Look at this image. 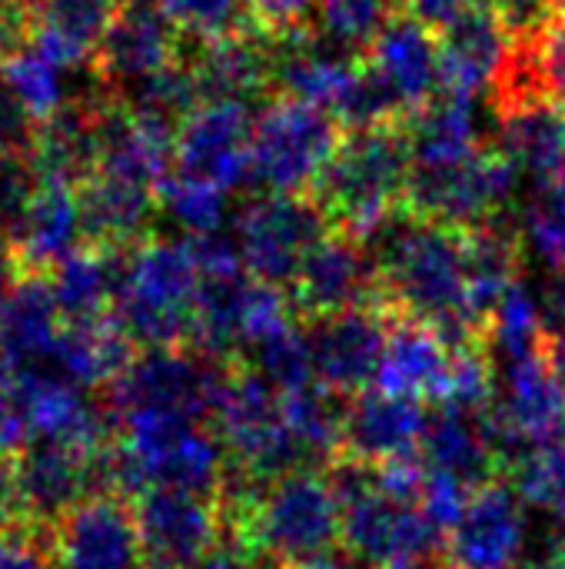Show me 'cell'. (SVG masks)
I'll list each match as a JSON object with an SVG mask.
<instances>
[{
	"label": "cell",
	"instance_id": "29",
	"mask_svg": "<svg viewBox=\"0 0 565 569\" xmlns=\"http://www.w3.org/2000/svg\"><path fill=\"white\" fill-rule=\"evenodd\" d=\"M523 243L503 220L463 230V270H466V303L473 320L486 330L503 293L519 283Z\"/></svg>",
	"mask_w": 565,
	"mask_h": 569
},
{
	"label": "cell",
	"instance_id": "12",
	"mask_svg": "<svg viewBox=\"0 0 565 569\" xmlns=\"http://www.w3.org/2000/svg\"><path fill=\"white\" fill-rule=\"evenodd\" d=\"M290 297L303 320L330 317L356 307H376L380 270L370 247L360 237L330 227L320 237V243L306 253L290 287Z\"/></svg>",
	"mask_w": 565,
	"mask_h": 569
},
{
	"label": "cell",
	"instance_id": "39",
	"mask_svg": "<svg viewBox=\"0 0 565 569\" xmlns=\"http://www.w3.org/2000/svg\"><path fill=\"white\" fill-rule=\"evenodd\" d=\"M40 187V173L30 153H7L0 157V233L10 237L20 217L27 213L33 193Z\"/></svg>",
	"mask_w": 565,
	"mask_h": 569
},
{
	"label": "cell",
	"instance_id": "50",
	"mask_svg": "<svg viewBox=\"0 0 565 569\" xmlns=\"http://www.w3.org/2000/svg\"><path fill=\"white\" fill-rule=\"evenodd\" d=\"M376 569H450L446 563V550L443 553H423V557H396V560H386Z\"/></svg>",
	"mask_w": 565,
	"mask_h": 569
},
{
	"label": "cell",
	"instance_id": "28",
	"mask_svg": "<svg viewBox=\"0 0 565 569\" xmlns=\"http://www.w3.org/2000/svg\"><path fill=\"white\" fill-rule=\"evenodd\" d=\"M123 253L127 250L83 243L47 273L63 323H90L113 313L123 277Z\"/></svg>",
	"mask_w": 565,
	"mask_h": 569
},
{
	"label": "cell",
	"instance_id": "44",
	"mask_svg": "<svg viewBox=\"0 0 565 569\" xmlns=\"http://www.w3.org/2000/svg\"><path fill=\"white\" fill-rule=\"evenodd\" d=\"M17 383V380H13ZM30 420L17 387L0 393V457H17L30 443Z\"/></svg>",
	"mask_w": 565,
	"mask_h": 569
},
{
	"label": "cell",
	"instance_id": "6",
	"mask_svg": "<svg viewBox=\"0 0 565 569\" xmlns=\"http://www.w3.org/2000/svg\"><path fill=\"white\" fill-rule=\"evenodd\" d=\"M196 347H147L133 357L117 383H110V417L127 410H170L196 423L213 420L230 367Z\"/></svg>",
	"mask_w": 565,
	"mask_h": 569
},
{
	"label": "cell",
	"instance_id": "46",
	"mask_svg": "<svg viewBox=\"0 0 565 569\" xmlns=\"http://www.w3.org/2000/svg\"><path fill=\"white\" fill-rule=\"evenodd\" d=\"M539 310H543L546 337H565V267L553 270L549 283L543 287Z\"/></svg>",
	"mask_w": 565,
	"mask_h": 569
},
{
	"label": "cell",
	"instance_id": "18",
	"mask_svg": "<svg viewBox=\"0 0 565 569\" xmlns=\"http://www.w3.org/2000/svg\"><path fill=\"white\" fill-rule=\"evenodd\" d=\"M513 47V27L496 0H473L453 23L440 30L443 93L473 100L496 77Z\"/></svg>",
	"mask_w": 565,
	"mask_h": 569
},
{
	"label": "cell",
	"instance_id": "23",
	"mask_svg": "<svg viewBox=\"0 0 565 569\" xmlns=\"http://www.w3.org/2000/svg\"><path fill=\"white\" fill-rule=\"evenodd\" d=\"M450 363L453 350L430 323L416 317H390L386 347L373 383L386 393L440 403L450 380Z\"/></svg>",
	"mask_w": 565,
	"mask_h": 569
},
{
	"label": "cell",
	"instance_id": "8",
	"mask_svg": "<svg viewBox=\"0 0 565 569\" xmlns=\"http://www.w3.org/2000/svg\"><path fill=\"white\" fill-rule=\"evenodd\" d=\"M186 37L157 10L153 0H127L103 33L90 63L107 100L130 103L150 80L176 67Z\"/></svg>",
	"mask_w": 565,
	"mask_h": 569
},
{
	"label": "cell",
	"instance_id": "35",
	"mask_svg": "<svg viewBox=\"0 0 565 569\" xmlns=\"http://www.w3.org/2000/svg\"><path fill=\"white\" fill-rule=\"evenodd\" d=\"M509 480L526 503L565 523V437L519 457L509 470Z\"/></svg>",
	"mask_w": 565,
	"mask_h": 569
},
{
	"label": "cell",
	"instance_id": "54",
	"mask_svg": "<svg viewBox=\"0 0 565 569\" xmlns=\"http://www.w3.org/2000/svg\"><path fill=\"white\" fill-rule=\"evenodd\" d=\"M3 297H7V283H0V310H3Z\"/></svg>",
	"mask_w": 565,
	"mask_h": 569
},
{
	"label": "cell",
	"instance_id": "4",
	"mask_svg": "<svg viewBox=\"0 0 565 569\" xmlns=\"http://www.w3.org/2000/svg\"><path fill=\"white\" fill-rule=\"evenodd\" d=\"M346 127L323 107L270 93L253 113L250 183L270 193H310Z\"/></svg>",
	"mask_w": 565,
	"mask_h": 569
},
{
	"label": "cell",
	"instance_id": "45",
	"mask_svg": "<svg viewBox=\"0 0 565 569\" xmlns=\"http://www.w3.org/2000/svg\"><path fill=\"white\" fill-rule=\"evenodd\" d=\"M473 0H400V10L423 20L433 30H443L446 23H453Z\"/></svg>",
	"mask_w": 565,
	"mask_h": 569
},
{
	"label": "cell",
	"instance_id": "31",
	"mask_svg": "<svg viewBox=\"0 0 565 569\" xmlns=\"http://www.w3.org/2000/svg\"><path fill=\"white\" fill-rule=\"evenodd\" d=\"M396 13L400 0H316L310 23L336 47L363 57Z\"/></svg>",
	"mask_w": 565,
	"mask_h": 569
},
{
	"label": "cell",
	"instance_id": "34",
	"mask_svg": "<svg viewBox=\"0 0 565 569\" xmlns=\"http://www.w3.org/2000/svg\"><path fill=\"white\" fill-rule=\"evenodd\" d=\"M240 360L246 367H253L260 377H266L280 393L303 390V387H310L316 380L306 333L296 330V327H286V330L246 347Z\"/></svg>",
	"mask_w": 565,
	"mask_h": 569
},
{
	"label": "cell",
	"instance_id": "40",
	"mask_svg": "<svg viewBox=\"0 0 565 569\" xmlns=\"http://www.w3.org/2000/svg\"><path fill=\"white\" fill-rule=\"evenodd\" d=\"M473 490L476 487H470L466 480H460V477H453L446 470L426 467V483H423V493H420V510L446 537L456 527V520L463 517Z\"/></svg>",
	"mask_w": 565,
	"mask_h": 569
},
{
	"label": "cell",
	"instance_id": "42",
	"mask_svg": "<svg viewBox=\"0 0 565 569\" xmlns=\"http://www.w3.org/2000/svg\"><path fill=\"white\" fill-rule=\"evenodd\" d=\"M316 0H243L246 20L273 37L293 33L313 20Z\"/></svg>",
	"mask_w": 565,
	"mask_h": 569
},
{
	"label": "cell",
	"instance_id": "13",
	"mask_svg": "<svg viewBox=\"0 0 565 569\" xmlns=\"http://www.w3.org/2000/svg\"><path fill=\"white\" fill-rule=\"evenodd\" d=\"M57 569H147L133 500L93 493L63 513L53 530Z\"/></svg>",
	"mask_w": 565,
	"mask_h": 569
},
{
	"label": "cell",
	"instance_id": "32",
	"mask_svg": "<svg viewBox=\"0 0 565 569\" xmlns=\"http://www.w3.org/2000/svg\"><path fill=\"white\" fill-rule=\"evenodd\" d=\"M543 340H546V327H543L539 300L529 297L523 283H513L490 317V327H486L490 353L503 350L509 363H519V360L536 357L543 350Z\"/></svg>",
	"mask_w": 565,
	"mask_h": 569
},
{
	"label": "cell",
	"instance_id": "17",
	"mask_svg": "<svg viewBox=\"0 0 565 569\" xmlns=\"http://www.w3.org/2000/svg\"><path fill=\"white\" fill-rule=\"evenodd\" d=\"M200 103L206 100H263L273 93L276 37L250 20L216 40L193 43L186 53Z\"/></svg>",
	"mask_w": 565,
	"mask_h": 569
},
{
	"label": "cell",
	"instance_id": "11",
	"mask_svg": "<svg viewBox=\"0 0 565 569\" xmlns=\"http://www.w3.org/2000/svg\"><path fill=\"white\" fill-rule=\"evenodd\" d=\"M253 110L243 100H206L193 107L173 137V173L220 187L223 193L250 183Z\"/></svg>",
	"mask_w": 565,
	"mask_h": 569
},
{
	"label": "cell",
	"instance_id": "52",
	"mask_svg": "<svg viewBox=\"0 0 565 569\" xmlns=\"http://www.w3.org/2000/svg\"><path fill=\"white\" fill-rule=\"evenodd\" d=\"M13 277H17L13 253H10V243H7V237L0 233V283H10Z\"/></svg>",
	"mask_w": 565,
	"mask_h": 569
},
{
	"label": "cell",
	"instance_id": "26",
	"mask_svg": "<svg viewBox=\"0 0 565 569\" xmlns=\"http://www.w3.org/2000/svg\"><path fill=\"white\" fill-rule=\"evenodd\" d=\"M123 3L127 0H33L30 43L63 70L90 67Z\"/></svg>",
	"mask_w": 565,
	"mask_h": 569
},
{
	"label": "cell",
	"instance_id": "2",
	"mask_svg": "<svg viewBox=\"0 0 565 569\" xmlns=\"http://www.w3.org/2000/svg\"><path fill=\"white\" fill-rule=\"evenodd\" d=\"M410 163L406 120L353 127L343 133L310 193L333 230H346L363 240L403 210Z\"/></svg>",
	"mask_w": 565,
	"mask_h": 569
},
{
	"label": "cell",
	"instance_id": "33",
	"mask_svg": "<svg viewBox=\"0 0 565 569\" xmlns=\"http://www.w3.org/2000/svg\"><path fill=\"white\" fill-rule=\"evenodd\" d=\"M0 77L13 90V97L27 107V113L40 123L57 113L63 100V67L43 57L33 43L20 47L0 63Z\"/></svg>",
	"mask_w": 565,
	"mask_h": 569
},
{
	"label": "cell",
	"instance_id": "15",
	"mask_svg": "<svg viewBox=\"0 0 565 569\" xmlns=\"http://www.w3.org/2000/svg\"><path fill=\"white\" fill-rule=\"evenodd\" d=\"M306 323L316 383L330 387L340 397L363 393L376 380L390 313H383L380 307H356L330 317H313Z\"/></svg>",
	"mask_w": 565,
	"mask_h": 569
},
{
	"label": "cell",
	"instance_id": "27",
	"mask_svg": "<svg viewBox=\"0 0 565 569\" xmlns=\"http://www.w3.org/2000/svg\"><path fill=\"white\" fill-rule=\"evenodd\" d=\"M420 457L433 470H446L470 487H480L493 477H503V463L493 450L483 413H470L460 407H443L426 417V433Z\"/></svg>",
	"mask_w": 565,
	"mask_h": 569
},
{
	"label": "cell",
	"instance_id": "30",
	"mask_svg": "<svg viewBox=\"0 0 565 569\" xmlns=\"http://www.w3.org/2000/svg\"><path fill=\"white\" fill-rule=\"evenodd\" d=\"M410 130V157L416 170H440L473 157L486 140L476 130L473 100L440 93L433 103L416 110L406 120Z\"/></svg>",
	"mask_w": 565,
	"mask_h": 569
},
{
	"label": "cell",
	"instance_id": "5",
	"mask_svg": "<svg viewBox=\"0 0 565 569\" xmlns=\"http://www.w3.org/2000/svg\"><path fill=\"white\" fill-rule=\"evenodd\" d=\"M516 177H519L516 160L500 143H483L473 157L453 167H440V170L410 167L403 210L453 230H473L503 220L516 193Z\"/></svg>",
	"mask_w": 565,
	"mask_h": 569
},
{
	"label": "cell",
	"instance_id": "7",
	"mask_svg": "<svg viewBox=\"0 0 565 569\" xmlns=\"http://www.w3.org/2000/svg\"><path fill=\"white\" fill-rule=\"evenodd\" d=\"M330 230L326 213L313 193H270L243 207L236 223V243L243 267L283 290L293 287L306 253Z\"/></svg>",
	"mask_w": 565,
	"mask_h": 569
},
{
	"label": "cell",
	"instance_id": "43",
	"mask_svg": "<svg viewBox=\"0 0 565 569\" xmlns=\"http://www.w3.org/2000/svg\"><path fill=\"white\" fill-rule=\"evenodd\" d=\"M33 137H37V120L27 113V107L13 97V90L0 77V157L30 153Z\"/></svg>",
	"mask_w": 565,
	"mask_h": 569
},
{
	"label": "cell",
	"instance_id": "9",
	"mask_svg": "<svg viewBox=\"0 0 565 569\" xmlns=\"http://www.w3.org/2000/svg\"><path fill=\"white\" fill-rule=\"evenodd\" d=\"M147 569H193L223 540L216 493L147 487L133 500Z\"/></svg>",
	"mask_w": 565,
	"mask_h": 569
},
{
	"label": "cell",
	"instance_id": "22",
	"mask_svg": "<svg viewBox=\"0 0 565 569\" xmlns=\"http://www.w3.org/2000/svg\"><path fill=\"white\" fill-rule=\"evenodd\" d=\"M17 273H50L63 257L83 247V223L77 187L67 180L40 177V187L7 237Z\"/></svg>",
	"mask_w": 565,
	"mask_h": 569
},
{
	"label": "cell",
	"instance_id": "14",
	"mask_svg": "<svg viewBox=\"0 0 565 569\" xmlns=\"http://www.w3.org/2000/svg\"><path fill=\"white\" fill-rule=\"evenodd\" d=\"M523 497L506 477L480 483L446 533L450 569H513L526 547V513Z\"/></svg>",
	"mask_w": 565,
	"mask_h": 569
},
{
	"label": "cell",
	"instance_id": "47",
	"mask_svg": "<svg viewBox=\"0 0 565 569\" xmlns=\"http://www.w3.org/2000/svg\"><path fill=\"white\" fill-rule=\"evenodd\" d=\"M553 3H559V0H496V7H500V10H503V17L509 20L513 33H519V30L533 27V23L543 17V10H546V7H553Z\"/></svg>",
	"mask_w": 565,
	"mask_h": 569
},
{
	"label": "cell",
	"instance_id": "36",
	"mask_svg": "<svg viewBox=\"0 0 565 569\" xmlns=\"http://www.w3.org/2000/svg\"><path fill=\"white\" fill-rule=\"evenodd\" d=\"M516 37L526 43L546 93L565 107V0L546 7L543 17Z\"/></svg>",
	"mask_w": 565,
	"mask_h": 569
},
{
	"label": "cell",
	"instance_id": "48",
	"mask_svg": "<svg viewBox=\"0 0 565 569\" xmlns=\"http://www.w3.org/2000/svg\"><path fill=\"white\" fill-rule=\"evenodd\" d=\"M17 520V477L13 457H0V527Z\"/></svg>",
	"mask_w": 565,
	"mask_h": 569
},
{
	"label": "cell",
	"instance_id": "21",
	"mask_svg": "<svg viewBox=\"0 0 565 569\" xmlns=\"http://www.w3.org/2000/svg\"><path fill=\"white\" fill-rule=\"evenodd\" d=\"M500 120V147L519 170L549 183L565 170V107L546 90L490 97Z\"/></svg>",
	"mask_w": 565,
	"mask_h": 569
},
{
	"label": "cell",
	"instance_id": "20",
	"mask_svg": "<svg viewBox=\"0 0 565 569\" xmlns=\"http://www.w3.org/2000/svg\"><path fill=\"white\" fill-rule=\"evenodd\" d=\"M426 407L416 397L363 390L346 403L343 457L363 463H386L396 457H416L426 433Z\"/></svg>",
	"mask_w": 565,
	"mask_h": 569
},
{
	"label": "cell",
	"instance_id": "53",
	"mask_svg": "<svg viewBox=\"0 0 565 569\" xmlns=\"http://www.w3.org/2000/svg\"><path fill=\"white\" fill-rule=\"evenodd\" d=\"M13 380H17V367H13L10 353L3 350V343H0V393H7L13 387Z\"/></svg>",
	"mask_w": 565,
	"mask_h": 569
},
{
	"label": "cell",
	"instance_id": "41",
	"mask_svg": "<svg viewBox=\"0 0 565 569\" xmlns=\"http://www.w3.org/2000/svg\"><path fill=\"white\" fill-rule=\"evenodd\" d=\"M0 569H57L50 530L23 520L0 527Z\"/></svg>",
	"mask_w": 565,
	"mask_h": 569
},
{
	"label": "cell",
	"instance_id": "1",
	"mask_svg": "<svg viewBox=\"0 0 565 569\" xmlns=\"http://www.w3.org/2000/svg\"><path fill=\"white\" fill-rule=\"evenodd\" d=\"M223 517V540L263 563L290 569L343 543V510L326 473L300 470L270 480L253 503Z\"/></svg>",
	"mask_w": 565,
	"mask_h": 569
},
{
	"label": "cell",
	"instance_id": "38",
	"mask_svg": "<svg viewBox=\"0 0 565 569\" xmlns=\"http://www.w3.org/2000/svg\"><path fill=\"white\" fill-rule=\"evenodd\" d=\"M526 237L553 270L565 267V190L553 180L543 183L526 210Z\"/></svg>",
	"mask_w": 565,
	"mask_h": 569
},
{
	"label": "cell",
	"instance_id": "51",
	"mask_svg": "<svg viewBox=\"0 0 565 569\" xmlns=\"http://www.w3.org/2000/svg\"><path fill=\"white\" fill-rule=\"evenodd\" d=\"M543 357H546L549 370L556 373V380L563 383L565 390V337H546L543 340Z\"/></svg>",
	"mask_w": 565,
	"mask_h": 569
},
{
	"label": "cell",
	"instance_id": "55",
	"mask_svg": "<svg viewBox=\"0 0 565 569\" xmlns=\"http://www.w3.org/2000/svg\"><path fill=\"white\" fill-rule=\"evenodd\" d=\"M263 569H283V567H276V563H266V567Z\"/></svg>",
	"mask_w": 565,
	"mask_h": 569
},
{
	"label": "cell",
	"instance_id": "37",
	"mask_svg": "<svg viewBox=\"0 0 565 569\" xmlns=\"http://www.w3.org/2000/svg\"><path fill=\"white\" fill-rule=\"evenodd\" d=\"M163 207L176 217V223L183 230H190L193 237H206L216 233L223 223V210H226V193L220 187L170 173L163 193H160Z\"/></svg>",
	"mask_w": 565,
	"mask_h": 569
},
{
	"label": "cell",
	"instance_id": "16",
	"mask_svg": "<svg viewBox=\"0 0 565 569\" xmlns=\"http://www.w3.org/2000/svg\"><path fill=\"white\" fill-rule=\"evenodd\" d=\"M370 73L400 107L403 120L433 103L443 93V63H440V30L426 27L410 13H396L373 47L363 53Z\"/></svg>",
	"mask_w": 565,
	"mask_h": 569
},
{
	"label": "cell",
	"instance_id": "3",
	"mask_svg": "<svg viewBox=\"0 0 565 569\" xmlns=\"http://www.w3.org/2000/svg\"><path fill=\"white\" fill-rule=\"evenodd\" d=\"M200 290V260L183 240H140L123 253L113 317L147 347H193V307Z\"/></svg>",
	"mask_w": 565,
	"mask_h": 569
},
{
	"label": "cell",
	"instance_id": "49",
	"mask_svg": "<svg viewBox=\"0 0 565 569\" xmlns=\"http://www.w3.org/2000/svg\"><path fill=\"white\" fill-rule=\"evenodd\" d=\"M290 569H370L366 560H360L356 553H350V550H330V553H323V557H313V560H306V563H296V567Z\"/></svg>",
	"mask_w": 565,
	"mask_h": 569
},
{
	"label": "cell",
	"instance_id": "24",
	"mask_svg": "<svg viewBox=\"0 0 565 569\" xmlns=\"http://www.w3.org/2000/svg\"><path fill=\"white\" fill-rule=\"evenodd\" d=\"M137 353H140L137 340L110 313L90 323H63L60 340L43 367L83 390H97L117 383Z\"/></svg>",
	"mask_w": 565,
	"mask_h": 569
},
{
	"label": "cell",
	"instance_id": "10",
	"mask_svg": "<svg viewBox=\"0 0 565 569\" xmlns=\"http://www.w3.org/2000/svg\"><path fill=\"white\" fill-rule=\"evenodd\" d=\"M103 447L83 450L63 440L30 437V443L13 457L17 520L53 530V523L63 513H70L80 500L103 493V480H100Z\"/></svg>",
	"mask_w": 565,
	"mask_h": 569
},
{
	"label": "cell",
	"instance_id": "25",
	"mask_svg": "<svg viewBox=\"0 0 565 569\" xmlns=\"http://www.w3.org/2000/svg\"><path fill=\"white\" fill-rule=\"evenodd\" d=\"M63 313L47 273H17L0 310V343L17 370L43 367L60 340Z\"/></svg>",
	"mask_w": 565,
	"mask_h": 569
},
{
	"label": "cell",
	"instance_id": "19",
	"mask_svg": "<svg viewBox=\"0 0 565 569\" xmlns=\"http://www.w3.org/2000/svg\"><path fill=\"white\" fill-rule=\"evenodd\" d=\"M77 203L83 243L107 250H130L133 243L147 240L150 223L163 207L160 190L100 167L77 183Z\"/></svg>",
	"mask_w": 565,
	"mask_h": 569
}]
</instances>
